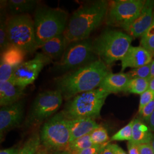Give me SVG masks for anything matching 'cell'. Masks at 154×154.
I'll return each instance as SVG.
<instances>
[{"label": "cell", "mask_w": 154, "mask_h": 154, "mask_svg": "<svg viewBox=\"0 0 154 154\" xmlns=\"http://www.w3.org/2000/svg\"><path fill=\"white\" fill-rule=\"evenodd\" d=\"M140 45L154 54V13L152 22L147 30L141 37Z\"/></svg>", "instance_id": "cell-26"}, {"label": "cell", "mask_w": 154, "mask_h": 154, "mask_svg": "<svg viewBox=\"0 0 154 154\" xmlns=\"http://www.w3.org/2000/svg\"><path fill=\"white\" fill-rule=\"evenodd\" d=\"M9 17L6 16L4 11H1L0 17V50L1 53L10 45L8 33V21Z\"/></svg>", "instance_id": "cell-25"}, {"label": "cell", "mask_w": 154, "mask_h": 154, "mask_svg": "<svg viewBox=\"0 0 154 154\" xmlns=\"http://www.w3.org/2000/svg\"><path fill=\"white\" fill-rule=\"evenodd\" d=\"M144 0H116L109 3L106 16L108 25L123 28L139 15L145 5Z\"/></svg>", "instance_id": "cell-10"}, {"label": "cell", "mask_w": 154, "mask_h": 154, "mask_svg": "<svg viewBox=\"0 0 154 154\" xmlns=\"http://www.w3.org/2000/svg\"><path fill=\"white\" fill-rule=\"evenodd\" d=\"M99 154H114L110 146V143H106L101 149Z\"/></svg>", "instance_id": "cell-36"}, {"label": "cell", "mask_w": 154, "mask_h": 154, "mask_svg": "<svg viewBox=\"0 0 154 154\" xmlns=\"http://www.w3.org/2000/svg\"><path fill=\"white\" fill-rule=\"evenodd\" d=\"M151 78H133L127 83L125 92L141 95L149 89Z\"/></svg>", "instance_id": "cell-22"}, {"label": "cell", "mask_w": 154, "mask_h": 154, "mask_svg": "<svg viewBox=\"0 0 154 154\" xmlns=\"http://www.w3.org/2000/svg\"></svg>", "instance_id": "cell-46"}, {"label": "cell", "mask_w": 154, "mask_h": 154, "mask_svg": "<svg viewBox=\"0 0 154 154\" xmlns=\"http://www.w3.org/2000/svg\"><path fill=\"white\" fill-rule=\"evenodd\" d=\"M19 151V149L15 148H10V149H1L0 151V154H17Z\"/></svg>", "instance_id": "cell-37"}, {"label": "cell", "mask_w": 154, "mask_h": 154, "mask_svg": "<svg viewBox=\"0 0 154 154\" xmlns=\"http://www.w3.org/2000/svg\"><path fill=\"white\" fill-rule=\"evenodd\" d=\"M69 44L63 34L57 35L47 41L39 49L42 53L51 60H60L63 55Z\"/></svg>", "instance_id": "cell-19"}, {"label": "cell", "mask_w": 154, "mask_h": 154, "mask_svg": "<svg viewBox=\"0 0 154 154\" xmlns=\"http://www.w3.org/2000/svg\"><path fill=\"white\" fill-rule=\"evenodd\" d=\"M154 100V91L148 89L144 93L140 95V98L139 102L138 112L140 113L143 108L148 105L149 103Z\"/></svg>", "instance_id": "cell-30"}, {"label": "cell", "mask_w": 154, "mask_h": 154, "mask_svg": "<svg viewBox=\"0 0 154 154\" xmlns=\"http://www.w3.org/2000/svg\"><path fill=\"white\" fill-rule=\"evenodd\" d=\"M134 120L129 122L126 126L123 127L115 134L111 138V140L116 141H131L132 137V126Z\"/></svg>", "instance_id": "cell-28"}, {"label": "cell", "mask_w": 154, "mask_h": 154, "mask_svg": "<svg viewBox=\"0 0 154 154\" xmlns=\"http://www.w3.org/2000/svg\"><path fill=\"white\" fill-rule=\"evenodd\" d=\"M150 77L151 79L154 78V60L150 63Z\"/></svg>", "instance_id": "cell-39"}, {"label": "cell", "mask_w": 154, "mask_h": 154, "mask_svg": "<svg viewBox=\"0 0 154 154\" xmlns=\"http://www.w3.org/2000/svg\"><path fill=\"white\" fill-rule=\"evenodd\" d=\"M94 144L90 135H87L78 138L69 144L66 151L70 152L72 154H77L85 149H88L93 146Z\"/></svg>", "instance_id": "cell-24"}, {"label": "cell", "mask_w": 154, "mask_h": 154, "mask_svg": "<svg viewBox=\"0 0 154 154\" xmlns=\"http://www.w3.org/2000/svg\"><path fill=\"white\" fill-rule=\"evenodd\" d=\"M38 1L36 0H9L7 5L12 16L28 14L33 11L38 5Z\"/></svg>", "instance_id": "cell-21"}, {"label": "cell", "mask_w": 154, "mask_h": 154, "mask_svg": "<svg viewBox=\"0 0 154 154\" xmlns=\"http://www.w3.org/2000/svg\"><path fill=\"white\" fill-rule=\"evenodd\" d=\"M51 62L52 60L47 56L42 53H38L33 59L23 62L18 66L10 80L17 85L26 88L36 80L45 66Z\"/></svg>", "instance_id": "cell-11"}, {"label": "cell", "mask_w": 154, "mask_h": 154, "mask_svg": "<svg viewBox=\"0 0 154 154\" xmlns=\"http://www.w3.org/2000/svg\"><path fill=\"white\" fill-rule=\"evenodd\" d=\"M110 146L114 154H127L121 147L116 144H110Z\"/></svg>", "instance_id": "cell-35"}, {"label": "cell", "mask_w": 154, "mask_h": 154, "mask_svg": "<svg viewBox=\"0 0 154 154\" xmlns=\"http://www.w3.org/2000/svg\"><path fill=\"white\" fill-rule=\"evenodd\" d=\"M109 3L94 1L79 6L69 18L63 35L69 45L90 38L91 33L106 18Z\"/></svg>", "instance_id": "cell-2"}, {"label": "cell", "mask_w": 154, "mask_h": 154, "mask_svg": "<svg viewBox=\"0 0 154 154\" xmlns=\"http://www.w3.org/2000/svg\"><path fill=\"white\" fill-rule=\"evenodd\" d=\"M110 93L97 88L78 94L67 100L61 112L68 119L100 116L102 108Z\"/></svg>", "instance_id": "cell-5"}, {"label": "cell", "mask_w": 154, "mask_h": 154, "mask_svg": "<svg viewBox=\"0 0 154 154\" xmlns=\"http://www.w3.org/2000/svg\"></svg>", "instance_id": "cell-45"}, {"label": "cell", "mask_w": 154, "mask_h": 154, "mask_svg": "<svg viewBox=\"0 0 154 154\" xmlns=\"http://www.w3.org/2000/svg\"><path fill=\"white\" fill-rule=\"evenodd\" d=\"M63 98L58 90L45 91L36 97L25 123L26 127L38 125L59 110Z\"/></svg>", "instance_id": "cell-9"}, {"label": "cell", "mask_w": 154, "mask_h": 154, "mask_svg": "<svg viewBox=\"0 0 154 154\" xmlns=\"http://www.w3.org/2000/svg\"><path fill=\"white\" fill-rule=\"evenodd\" d=\"M25 89L15 84L11 80L0 82L1 107L13 105L21 100L25 95Z\"/></svg>", "instance_id": "cell-16"}, {"label": "cell", "mask_w": 154, "mask_h": 154, "mask_svg": "<svg viewBox=\"0 0 154 154\" xmlns=\"http://www.w3.org/2000/svg\"><path fill=\"white\" fill-rule=\"evenodd\" d=\"M127 149L128 154H140L138 145L131 142H128L127 144Z\"/></svg>", "instance_id": "cell-34"}, {"label": "cell", "mask_w": 154, "mask_h": 154, "mask_svg": "<svg viewBox=\"0 0 154 154\" xmlns=\"http://www.w3.org/2000/svg\"><path fill=\"white\" fill-rule=\"evenodd\" d=\"M36 43L38 48L57 35L63 34L69 20V14L60 8L38 7L34 17Z\"/></svg>", "instance_id": "cell-3"}, {"label": "cell", "mask_w": 154, "mask_h": 154, "mask_svg": "<svg viewBox=\"0 0 154 154\" xmlns=\"http://www.w3.org/2000/svg\"><path fill=\"white\" fill-rule=\"evenodd\" d=\"M138 148L140 154H154L151 143L139 144Z\"/></svg>", "instance_id": "cell-33"}, {"label": "cell", "mask_w": 154, "mask_h": 154, "mask_svg": "<svg viewBox=\"0 0 154 154\" xmlns=\"http://www.w3.org/2000/svg\"><path fill=\"white\" fill-rule=\"evenodd\" d=\"M90 135L94 144H104L108 143L109 139L106 129L100 126L93 130Z\"/></svg>", "instance_id": "cell-27"}, {"label": "cell", "mask_w": 154, "mask_h": 154, "mask_svg": "<svg viewBox=\"0 0 154 154\" xmlns=\"http://www.w3.org/2000/svg\"><path fill=\"white\" fill-rule=\"evenodd\" d=\"M26 54L23 50L12 45L1 53L0 82L11 79L15 70L24 62Z\"/></svg>", "instance_id": "cell-12"}, {"label": "cell", "mask_w": 154, "mask_h": 154, "mask_svg": "<svg viewBox=\"0 0 154 154\" xmlns=\"http://www.w3.org/2000/svg\"><path fill=\"white\" fill-rule=\"evenodd\" d=\"M41 140L48 150L66 151L70 143L68 119L60 112L46 122L41 131Z\"/></svg>", "instance_id": "cell-8"}, {"label": "cell", "mask_w": 154, "mask_h": 154, "mask_svg": "<svg viewBox=\"0 0 154 154\" xmlns=\"http://www.w3.org/2000/svg\"><path fill=\"white\" fill-rule=\"evenodd\" d=\"M153 134L149 127L147 126L140 119H134L132 126V137L131 141L137 145L150 143Z\"/></svg>", "instance_id": "cell-20"}, {"label": "cell", "mask_w": 154, "mask_h": 154, "mask_svg": "<svg viewBox=\"0 0 154 154\" xmlns=\"http://www.w3.org/2000/svg\"><path fill=\"white\" fill-rule=\"evenodd\" d=\"M23 103L20 100L13 105L1 107L0 135L1 139L6 132L18 126L23 118Z\"/></svg>", "instance_id": "cell-13"}, {"label": "cell", "mask_w": 154, "mask_h": 154, "mask_svg": "<svg viewBox=\"0 0 154 154\" xmlns=\"http://www.w3.org/2000/svg\"><path fill=\"white\" fill-rule=\"evenodd\" d=\"M130 80L126 72L112 73L110 72L103 78L99 85V88L111 93L124 91L127 83Z\"/></svg>", "instance_id": "cell-18"}, {"label": "cell", "mask_w": 154, "mask_h": 154, "mask_svg": "<svg viewBox=\"0 0 154 154\" xmlns=\"http://www.w3.org/2000/svg\"><path fill=\"white\" fill-rule=\"evenodd\" d=\"M154 13V1H146L139 15L123 28L132 38L141 37L151 25Z\"/></svg>", "instance_id": "cell-14"}, {"label": "cell", "mask_w": 154, "mask_h": 154, "mask_svg": "<svg viewBox=\"0 0 154 154\" xmlns=\"http://www.w3.org/2000/svg\"><path fill=\"white\" fill-rule=\"evenodd\" d=\"M146 123L148 125L150 130L154 131V111Z\"/></svg>", "instance_id": "cell-38"}, {"label": "cell", "mask_w": 154, "mask_h": 154, "mask_svg": "<svg viewBox=\"0 0 154 154\" xmlns=\"http://www.w3.org/2000/svg\"><path fill=\"white\" fill-rule=\"evenodd\" d=\"M106 144V143L104 144H94L91 147L85 149L77 154H99L101 149Z\"/></svg>", "instance_id": "cell-32"}, {"label": "cell", "mask_w": 154, "mask_h": 154, "mask_svg": "<svg viewBox=\"0 0 154 154\" xmlns=\"http://www.w3.org/2000/svg\"><path fill=\"white\" fill-rule=\"evenodd\" d=\"M41 137L38 133H34L28 139L17 154H35L40 149Z\"/></svg>", "instance_id": "cell-23"}, {"label": "cell", "mask_w": 154, "mask_h": 154, "mask_svg": "<svg viewBox=\"0 0 154 154\" xmlns=\"http://www.w3.org/2000/svg\"></svg>", "instance_id": "cell-44"}, {"label": "cell", "mask_w": 154, "mask_h": 154, "mask_svg": "<svg viewBox=\"0 0 154 154\" xmlns=\"http://www.w3.org/2000/svg\"><path fill=\"white\" fill-rule=\"evenodd\" d=\"M48 151L49 150L47 149L45 147H40L38 151L35 154H48Z\"/></svg>", "instance_id": "cell-40"}, {"label": "cell", "mask_w": 154, "mask_h": 154, "mask_svg": "<svg viewBox=\"0 0 154 154\" xmlns=\"http://www.w3.org/2000/svg\"><path fill=\"white\" fill-rule=\"evenodd\" d=\"M130 79L133 78H151L150 77V64L141 66L126 72Z\"/></svg>", "instance_id": "cell-29"}, {"label": "cell", "mask_w": 154, "mask_h": 154, "mask_svg": "<svg viewBox=\"0 0 154 154\" xmlns=\"http://www.w3.org/2000/svg\"><path fill=\"white\" fill-rule=\"evenodd\" d=\"M154 55L142 46H131L121 60V72L128 67L132 69L150 64Z\"/></svg>", "instance_id": "cell-15"}, {"label": "cell", "mask_w": 154, "mask_h": 154, "mask_svg": "<svg viewBox=\"0 0 154 154\" xmlns=\"http://www.w3.org/2000/svg\"><path fill=\"white\" fill-rule=\"evenodd\" d=\"M110 72L108 66L98 58L56 78V89L61 92L63 99L68 100L78 94L99 88L100 83Z\"/></svg>", "instance_id": "cell-1"}, {"label": "cell", "mask_w": 154, "mask_h": 154, "mask_svg": "<svg viewBox=\"0 0 154 154\" xmlns=\"http://www.w3.org/2000/svg\"><path fill=\"white\" fill-rule=\"evenodd\" d=\"M53 154H72L70 152L68 151H57Z\"/></svg>", "instance_id": "cell-42"}, {"label": "cell", "mask_w": 154, "mask_h": 154, "mask_svg": "<svg viewBox=\"0 0 154 154\" xmlns=\"http://www.w3.org/2000/svg\"><path fill=\"white\" fill-rule=\"evenodd\" d=\"M154 111V100L146 105L143 110L139 113L142 119L145 122L148 121L149 116L152 114Z\"/></svg>", "instance_id": "cell-31"}, {"label": "cell", "mask_w": 154, "mask_h": 154, "mask_svg": "<svg viewBox=\"0 0 154 154\" xmlns=\"http://www.w3.org/2000/svg\"><path fill=\"white\" fill-rule=\"evenodd\" d=\"M132 38L121 31L107 29L93 40L95 55L109 66L123 59L131 46Z\"/></svg>", "instance_id": "cell-4"}, {"label": "cell", "mask_w": 154, "mask_h": 154, "mask_svg": "<svg viewBox=\"0 0 154 154\" xmlns=\"http://www.w3.org/2000/svg\"><path fill=\"white\" fill-rule=\"evenodd\" d=\"M151 144L152 146V149H153L154 153V134H153V137H152L151 142Z\"/></svg>", "instance_id": "cell-43"}, {"label": "cell", "mask_w": 154, "mask_h": 154, "mask_svg": "<svg viewBox=\"0 0 154 154\" xmlns=\"http://www.w3.org/2000/svg\"><path fill=\"white\" fill-rule=\"evenodd\" d=\"M93 49V39L88 38L72 42L61 59L54 65L55 72L66 73L97 60Z\"/></svg>", "instance_id": "cell-6"}, {"label": "cell", "mask_w": 154, "mask_h": 154, "mask_svg": "<svg viewBox=\"0 0 154 154\" xmlns=\"http://www.w3.org/2000/svg\"><path fill=\"white\" fill-rule=\"evenodd\" d=\"M68 123L71 136L70 142L78 138L90 135L95 128L100 126L95 119L88 118L68 119Z\"/></svg>", "instance_id": "cell-17"}, {"label": "cell", "mask_w": 154, "mask_h": 154, "mask_svg": "<svg viewBox=\"0 0 154 154\" xmlns=\"http://www.w3.org/2000/svg\"><path fill=\"white\" fill-rule=\"evenodd\" d=\"M149 89L152 90L154 91V78H151L149 81Z\"/></svg>", "instance_id": "cell-41"}, {"label": "cell", "mask_w": 154, "mask_h": 154, "mask_svg": "<svg viewBox=\"0 0 154 154\" xmlns=\"http://www.w3.org/2000/svg\"><path fill=\"white\" fill-rule=\"evenodd\" d=\"M8 33L10 44L26 54L38 49L36 43L34 20L29 14L12 16L8 18Z\"/></svg>", "instance_id": "cell-7"}]
</instances>
